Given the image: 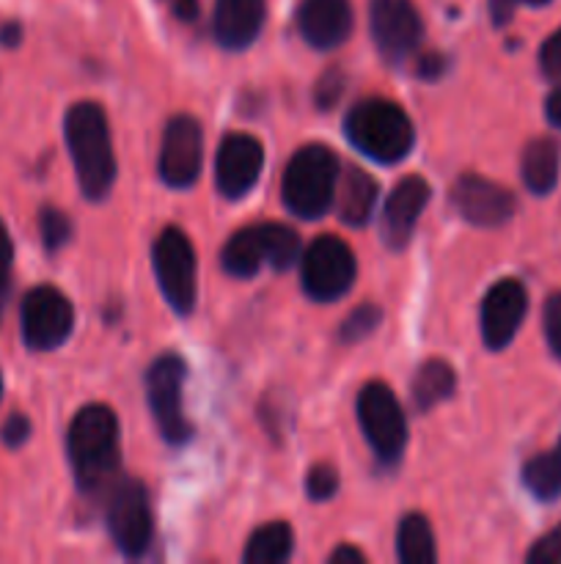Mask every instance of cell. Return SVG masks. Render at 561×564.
Listing matches in <instances>:
<instances>
[{"label": "cell", "instance_id": "1", "mask_svg": "<svg viewBox=\"0 0 561 564\" xmlns=\"http://www.w3.org/2000/svg\"><path fill=\"white\" fill-rule=\"evenodd\" d=\"M64 132L80 193L88 202L108 198L116 180V154L105 110L97 102H75L66 110Z\"/></svg>", "mask_w": 561, "mask_h": 564}, {"label": "cell", "instance_id": "2", "mask_svg": "<svg viewBox=\"0 0 561 564\" xmlns=\"http://www.w3.org/2000/svg\"><path fill=\"white\" fill-rule=\"evenodd\" d=\"M119 419L108 405H86L72 419L66 449L82 490H99L119 471Z\"/></svg>", "mask_w": 561, "mask_h": 564}, {"label": "cell", "instance_id": "3", "mask_svg": "<svg viewBox=\"0 0 561 564\" xmlns=\"http://www.w3.org/2000/svg\"><path fill=\"white\" fill-rule=\"evenodd\" d=\"M344 135L352 147L374 163H399L416 143L410 116L388 99H363L352 105L344 119Z\"/></svg>", "mask_w": 561, "mask_h": 564}, {"label": "cell", "instance_id": "4", "mask_svg": "<svg viewBox=\"0 0 561 564\" xmlns=\"http://www.w3.org/2000/svg\"><path fill=\"white\" fill-rule=\"evenodd\" d=\"M339 158L324 143L297 149L280 182L286 209L302 220H317L333 207L339 185Z\"/></svg>", "mask_w": 561, "mask_h": 564}, {"label": "cell", "instance_id": "5", "mask_svg": "<svg viewBox=\"0 0 561 564\" xmlns=\"http://www.w3.org/2000/svg\"><path fill=\"white\" fill-rule=\"evenodd\" d=\"M300 257V240L289 226L256 224L234 231L223 248V268L234 279H251L264 264L286 270Z\"/></svg>", "mask_w": 561, "mask_h": 564}, {"label": "cell", "instance_id": "6", "mask_svg": "<svg viewBox=\"0 0 561 564\" xmlns=\"http://www.w3.org/2000/svg\"><path fill=\"white\" fill-rule=\"evenodd\" d=\"M152 262L157 284L163 290L165 301L176 314L187 317L196 312L198 301V259L196 248L187 240V235L176 226L163 229V235L154 240Z\"/></svg>", "mask_w": 561, "mask_h": 564}, {"label": "cell", "instance_id": "7", "mask_svg": "<svg viewBox=\"0 0 561 564\" xmlns=\"http://www.w3.org/2000/svg\"><path fill=\"white\" fill-rule=\"evenodd\" d=\"M355 253L341 237L322 235L306 248L300 262V284L311 301L333 303L355 284Z\"/></svg>", "mask_w": 561, "mask_h": 564}, {"label": "cell", "instance_id": "8", "mask_svg": "<svg viewBox=\"0 0 561 564\" xmlns=\"http://www.w3.org/2000/svg\"><path fill=\"white\" fill-rule=\"evenodd\" d=\"M187 380L185 358L176 352H165L148 367L146 372V397L152 416L157 422L160 433L168 444L179 446L190 441L193 424L185 416V402H182V389Z\"/></svg>", "mask_w": 561, "mask_h": 564}, {"label": "cell", "instance_id": "9", "mask_svg": "<svg viewBox=\"0 0 561 564\" xmlns=\"http://www.w3.org/2000/svg\"><path fill=\"white\" fill-rule=\"evenodd\" d=\"M358 422L374 455L385 463H396L407 444V422L399 400L385 383H366L358 394Z\"/></svg>", "mask_w": 561, "mask_h": 564}, {"label": "cell", "instance_id": "10", "mask_svg": "<svg viewBox=\"0 0 561 564\" xmlns=\"http://www.w3.org/2000/svg\"><path fill=\"white\" fill-rule=\"evenodd\" d=\"M108 529L121 554L138 560L148 551L154 538V516L146 488L138 479H119L110 488Z\"/></svg>", "mask_w": 561, "mask_h": 564}, {"label": "cell", "instance_id": "11", "mask_svg": "<svg viewBox=\"0 0 561 564\" xmlns=\"http://www.w3.org/2000/svg\"><path fill=\"white\" fill-rule=\"evenodd\" d=\"M75 328V308L55 286H36L22 301V339L31 350H55Z\"/></svg>", "mask_w": 561, "mask_h": 564}, {"label": "cell", "instance_id": "12", "mask_svg": "<svg viewBox=\"0 0 561 564\" xmlns=\"http://www.w3.org/2000/svg\"><path fill=\"white\" fill-rule=\"evenodd\" d=\"M369 20L374 44L391 64L410 58L421 44L424 22L410 0H372Z\"/></svg>", "mask_w": 561, "mask_h": 564}, {"label": "cell", "instance_id": "13", "mask_svg": "<svg viewBox=\"0 0 561 564\" xmlns=\"http://www.w3.org/2000/svg\"><path fill=\"white\" fill-rule=\"evenodd\" d=\"M204 132L193 116H174L165 127L160 149V176L168 187L185 191L201 174Z\"/></svg>", "mask_w": 561, "mask_h": 564}, {"label": "cell", "instance_id": "14", "mask_svg": "<svg viewBox=\"0 0 561 564\" xmlns=\"http://www.w3.org/2000/svg\"><path fill=\"white\" fill-rule=\"evenodd\" d=\"M451 204H454L460 218H465L473 226H484V229L506 224L517 209V198L512 196V191L479 174H462L454 182Z\"/></svg>", "mask_w": 561, "mask_h": 564}, {"label": "cell", "instance_id": "15", "mask_svg": "<svg viewBox=\"0 0 561 564\" xmlns=\"http://www.w3.org/2000/svg\"><path fill=\"white\" fill-rule=\"evenodd\" d=\"M264 169V147L248 132L223 138L215 158V182L226 198H242L253 191Z\"/></svg>", "mask_w": 561, "mask_h": 564}, {"label": "cell", "instance_id": "16", "mask_svg": "<svg viewBox=\"0 0 561 564\" xmlns=\"http://www.w3.org/2000/svg\"><path fill=\"white\" fill-rule=\"evenodd\" d=\"M528 312V292L517 279H501L482 303V339L490 350H504L520 330Z\"/></svg>", "mask_w": 561, "mask_h": 564}, {"label": "cell", "instance_id": "17", "mask_svg": "<svg viewBox=\"0 0 561 564\" xmlns=\"http://www.w3.org/2000/svg\"><path fill=\"white\" fill-rule=\"evenodd\" d=\"M429 202V185L424 176H405L399 185L391 191L388 202L383 209V240L385 246L402 251L410 242L416 231L418 218Z\"/></svg>", "mask_w": 561, "mask_h": 564}, {"label": "cell", "instance_id": "18", "mask_svg": "<svg viewBox=\"0 0 561 564\" xmlns=\"http://www.w3.org/2000/svg\"><path fill=\"white\" fill-rule=\"evenodd\" d=\"M297 31L317 50L339 47L352 33L350 0H302L297 9Z\"/></svg>", "mask_w": 561, "mask_h": 564}, {"label": "cell", "instance_id": "19", "mask_svg": "<svg viewBox=\"0 0 561 564\" xmlns=\"http://www.w3.org/2000/svg\"><path fill=\"white\" fill-rule=\"evenodd\" d=\"M267 17L264 0H218L212 14V33L220 47L245 50L256 42Z\"/></svg>", "mask_w": 561, "mask_h": 564}, {"label": "cell", "instance_id": "20", "mask_svg": "<svg viewBox=\"0 0 561 564\" xmlns=\"http://www.w3.org/2000/svg\"><path fill=\"white\" fill-rule=\"evenodd\" d=\"M374 202H377L374 176H369L358 165H346L344 174H339V185H336V204H339L341 220L350 226H363L372 218Z\"/></svg>", "mask_w": 561, "mask_h": 564}, {"label": "cell", "instance_id": "21", "mask_svg": "<svg viewBox=\"0 0 561 564\" xmlns=\"http://www.w3.org/2000/svg\"><path fill=\"white\" fill-rule=\"evenodd\" d=\"M561 149L553 138H534L520 160V176L534 196H548L559 182Z\"/></svg>", "mask_w": 561, "mask_h": 564}, {"label": "cell", "instance_id": "22", "mask_svg": "<svg viewBox=\"0 0 561 564\" xmlns=\"http://www.w3.org/2000/svg\"><path fill=\"white\" fill-rule=\"evenodd\" d=\"M457 375L443 358H432L418 367L416 378H413V400H416L418 411H432L443 400L454 394Z\"/></svg>", "mask_w": 561, "mask_h": 564}, {"label": "cell", "instance_id": "23", "mask_svg": "<svg viewBox=\"0 0 561 564\" xmlns=\"http://www.w3.org/2000/svg\"><path fill=\"white\" fill-rule=\"evenodd\" d=\"M292 549H295V534H292L289 523L273 521L253 532L242 560L248 564H280L289 560Z\"/></svg>", "mask_w": 561, "mask_h": 564}, {"label": "cell", "instance_id": "24", "mask_svg": "<svg viewBox=\"0 0 561 564\" xmlns=\"http://www.w3.org/2000/svg\"><path fill=\"white\" fill-rule=\"evenodd\" d=\"M396 540H399V543H396L399 560L405 564H432L438 560L432 527H429V521L421 512H410V516L402 518Z\"/></svg>", "mask_w": 561, "mask_h": 564}, {"label": "cell", "instance_id": "25", "mask_svg": "<svg viewBox=\"0 0 561 564\" xmlns=\"http://www.w3.org/2000/svg\"><path fill=\"white\" fill-rule=\"evenodd\" d=\"M522 482L539 501H553L561 496V441L550 452L531 457L522 466Z\"/></svg>", "mask_w": 561, "mask_h": 564}, {"label": "cell", "instance_id": "26", "mask_svg": "<svg viewBox=\"0 0 561 564\" xmlns=\"http://www.w3.org/2000/svg\"><path fill=\"white\" fill-rule=\"evenodd\" d=\"M380 319H383L380 306L363 303V306H358L355 312L344 319V325H341V334H339L341 341H344V345H355V341L366 339L369 334H374V330H377Z\"/></svg>", "mask_w": 561, "mask_h": 564}, {"label": "cell", "instance_id": "27", "mask_svg": "<svg viewBox=\"0 0 561 564\" xmlns=\"http://www.w3.org/2000/svg\"><path fill=\"white\" fill-rule=\"evenodd\" d=\"M38 231H42L44 248L47 251H58V248H64L69 242L72 220L61 209L44 207L42 215H38Z\"/></svg>", "mask_w": 561, "mask_h": 564}, {"label": "cell", "instance_id": "28", "mask_svg": "<svg viewBox=\"0 0 561 564\" xmlns=\"http://www.w3.org/2000/svg\"><path fill=\"white\" fill-rule=\"evenodd\" d=\"M306 490L311 496V501H328L333 499L336 490H339V474L328 463H319L308 471L306 477Z\"/></svg>", "mask_w": 561, "mask_h": 564}, {"label": "cell", "instance_id": "29", "mask_svg": "<svg viewBox=\"0 0 561 564\" xmlns=\"http://www.w3.org/2000/svg\"><path fill=\"white\" fill-rule=\"evenodd\" d=\"M542 328L550 350H553V356L561 361V292H553V295L544 301Z\"/></svg>", "mask_w": 561, "mask_h": 564}, {"label": "cell", "instance_id": "30", "mask_svg": "<svg viewBox=\"0 0 561 564\" xmlns=\"http://www.w3.org/2000/svg\"><path fill=\"white\" fill-rule=\"evenodd\" d=\"M526 562L531 564H559L561 562V523L550 529L544 538H539L526 554Z\"/></svg>", "mask_w": 561, "mask_h": 564}, {"label": "cell", "instance_id": "31", "mask_svg": "<svg viewBox=\"0 0 561 564\" xmlns=\"http://www.w3.org/2000/svg\"><path fill=\"white\" fill-rule=\"evenodd\" d=\"M539 69L550 80H561V28L548 36V42L539 50Z\"/></svg>", "mask_w": 561, "mask_h": 564}, {"label": "cell", "instance_id": "32", "mask_svg": "<svg viewBox=\"0 0 561 564\" xmlns=\"http://www.w3.org/2000/svg\"><path fill=\"white\" fill-rule=\"evenodd\" d=\"M344 94V75L339 69H328L317 83V105L319 108H333Z\"/></svg>", "mask_w": 561, "mask_h": 564}, {"label": "cell", "instance_id": "33", "mask_svg": "<svg viewBox=\"0 0 561 564\" xmlns=\"http://www.w3.org/2000/svg\"><path fill=\"white\" fill-rule=\"evenodd\" d=\"M446 69H449V61L440 53H424L416 58V75L421 80H440L446 75Z\"/></svg>", "mask_w": 561, "mask_h": 564}, {"label": "cell", "instance_id": "34", "mask_svg": "<svg viewBox=\"0 0 561 564\" xmlns=\"http://www.w3.org/2000/svg\"><path fill=\"white\" fill-rule=\"evenodd\" d=\"M550 0H490V14L495 25H506L517 6H548Z\"/></svg>", "mask_w": 561, "mask_h": 564}, {"label": "cell", "instance_id": "35", "mask_svg": "<svg viewBox=\"0 0 561 564\" xmlns=\"http://www.w3.org/2000/svg\"><path fill=\"white\" fill-rule=\"evenodd\" d=\"M28 435H31V422H28L22 413H14V416H9V422L3 424V441L9 446H22L28 441Z\"/></svg>", "mask_w": 561, "mask_h": 564}, {"label": "cell", "instance_id": "36", "mask_svg": "<svg viewBox=\"0 0 561 564\" xmlns=\"http://www.w3.org/2000/svg\"><path fill=\"white\" fill-rule=\"evenodd\" d=\"M11 259H14V246H11L9 229H6V224L0 220V281L9 279Z\"/></svg>", "mask_w": 561, "mask_h": 564}, {"label": "cell", "instance_id": "37", "mask_svg": "<svg viewBox=\"0 0 561 564\" xmlns=\"http://www.w3.org/2000/svg\"><path fill=\"white\" fill-rule=\"evenodd\" d=\"M363 562H366L363 551L352 549V545H341V549H336L333 554H330V564H363Z\"/></svg>", "mask_w": 561, "mask_h": 564}, {"label": "cell", "instance_id": "38", "mask_svg": "<svg viewBox=\"0 0 561 564\" xmlns=\"http://www.w3.org/2000/svg\"><path fill=\"white\" fill-rule=\"evenodd\" d=\"M165 3L174 9V14L179 17V20H196L198 17V0H165Z\"/></svg>", "mask_w": 561, "mask_h": 564}, {"label": "cell", "instance_id": "39", "mask_svg": "<svg viewBox=\"0 0 561 564\" xmlns=\"http://www.w3.org/2000/svg\"><path fill=\"white\" fill-rule=\"evenodd\" d=\"M544 116H548L550 124L561 127V86L556 88L548 97V102H544Z\"/></svg>", "mask_w": 561, "mask_h": 564}, {"label": "cell", "instance_id": "40", "mask_svg": "<svg viewBox=\"0 0 561 564\" xmlns=\"http://www.w3.org/2000/svg\"><path fill=\"white\" fill-rule=\"evenodd\" d=\"M0 42L9 44V47H14V44L20 42V25H16V22H11V25H6L3 31H0Z\"/></svg>", "mask_w": 561, "mask_h": 564}, {"label": "cell", "instance_id": "41", "mask_svg": "<svg viewBox=\"0 0 561 564\" xmlns=\"http://www.w3.org/2000/svg\"><path fill=\"white\" fill-rule=\"evenodd\" d=\"M6 303H9V279L0 281V319H3Z\"/></svg>", "mask_w": 561, "mask_h": 564}, {"label": "cell", "instance_id": "42", "mask_svg": "<svg viewBox=\"0 0 561 564\" xmlns=\"http://www.w3.org/2000/svg\"><path fill=\"white\" fill-rule=\"evenodd\" d=\"M0 397H3V378H0Z\"/></svg>", "mask_w": 561, "mask_h": 564}]
</instances>
